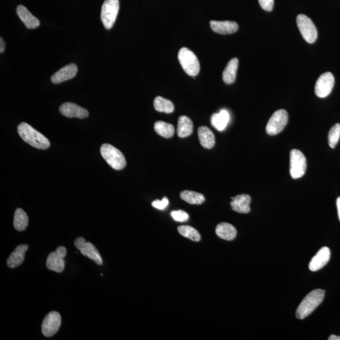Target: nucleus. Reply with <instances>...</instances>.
<instances>
[{
    "label": "nucleus",
    "mask_w": 340,
    "mask_h": 340,
    "mask_svg": "<svg viewBox=\"0 0 340 340\" xmlns=\"http://www.w3.org/2000/svg\"><path fill=\"white\" fill-rule=\"evenodd\" d=\"M231 206L232 209L236 212L241 214H248L250 212V203L252 199L247 194H241L234 198H231Z\"/></svg>",
    "instance_id": "17"
},
{
    "label": "nucleus",
    "mask_w": 340,
    "mask_h": 340,
    "mask_svg": "<svg viewBox=\"0 0 340 340\" xmlns=\"http://www.w3.org/2000/svg\"><path fill=\"white\" fill-rule=\"evenodd\" d=\"M340 139V124H336L332 127L328 134V143L330 148H334Z\"/></svg>",
    "instance_id": "30"
},
{
    "label": "nucleus",
    "mask_w": 340,
    "mask_h": 340,
    "mask_svg": "<svg viewBox=\"0 0 340 340\" xmlns=\"http://www.w3.org/2000/svg\"><path fill=\"white\" fill-rule=\"evenodd\" d=\"M75 245L77 249L80 250L83 255L87 256L99 265L103 264V260L99 250L91 242H86L85 239L83 237H77L75 241Z\"/></svg>",
    "instance_id": "9"
},
{
    "label": "nucleus",
    "mask_w": 340,
    "mask_h": 340,
    "mask_svg": "<svg viewBox=\"0 0 340 340\" xmlns=\"http://www.w3.org/2000/svg\"><path fill=\"white\" fill-rule=\"evenodd\" d=\"M200 143L206 149H212L214 147L215 136L212 131L206 126H201L198 129Z\"/></svg>",
    "instance_id": "20"
},
{
    "label": "nucleus",
    "mask_w": 340,
    "mask_h": 340,
    "mask_svg": "<svg viewBox=\"0 0 340 340\" xmlns=\"http://www.w3.org/2000/svg\"><path fill=\"white\" fill-rule=\"evenodd\" d=\"M17 13L27 28L34 29L40 26V21L23 5H18Z\"/></svg>",
    "instance_id": "19"
},
{
    "label": "nucleus",
    "mask_w": 340,
    "mask_h": 340,
    "mask_svg": "<svg viewBox=\"0 0 340 340\" xmlns=\"http://www.w3.org/2000/svg\"><path fill=\"white\" fill-rule=\"evenodd\" d=\"M29 225V217L23 209H17L15 210L13 226L18 231L25 230Z\"/></svg>",
    "instance_id": "25"
},
{
    "label": "nucleus",
    "mask_w": 340,
    "mask_h": 340,
    "mask_svg": "<svg viewBox=\"0 0 340 340\" xmlns=\"http://www.w3.org/2000/svg\"><path fill=\"white\" fill-rule=\"evenodd\" d=\"M296 21L304 40L309 44L314 43L318 38V31L311 19L306 15L300 14L297 17Z\"/></svg>",
    "instance_id": "8"
},
{
    "label": "nucleus",
    "mask_w": 340,
    "mask_h": 340,
    "mask_svg": "<svg viewBox=\"0 0 340 340\" xmlns=\"http://www.w3.org/2000/svg\"><path fill=\"white\" fill-rule=\"evenodd\" d=\"M230 119L229 113L226 110H221L218 113H215L210 117L212 126L218 131L225 130Z\"/></svg>",
    "instance_id": "21"
},
{
    "label": "nucleus",
    "mask_w": 340,
    "mask_h": 340,
    "mask_svg": "<svg viewBox=\"0 0 340 340\" xmlns=\"http://www.w3.org/2000/svg\"><path fill=\"white\" fill-rule=\"evenodd\" d=\"M178 58L180 65L186 74L191 77H196L200 71L198 58L192 51L187 47H182L179 51Z\"/></svg>",
    "instance_id": "4"
},
{
    "label": "nucleus",
    "mask_w": 340,
    "mask_h": 340,
    "mask_svg": "<svg viewBox=\"0 0 340 340\" xmlns=\"http://www.w3.org/2000/svg\"><path fill=\"white\" fill-rule=\"evenodd\" d=\"M334 78L330 72H326L321 75L318 78L315 85V93L320 98L328 96L333 90Z\"/></svg>",
    "instance_id": "11"
},
{
    "label": "nucleus",
    "mask_w": 340,
    "mask_h": 340,
    "mask_svg": "<svg viewBox=\"0 0 340 340\" xmlns=\"http://www.w3.org/2000/svg\"><path fill=\"white\" fill-rule=\"evenodd\" d=\"M59 112L62 115L69 118H85L88 117L87 110L71 102H66L59 107Z\"/></svg>",
    "instance_id": "13"
},
{
    "label": "nucleus",
    "mask_w": 340,
    "mask_h": 340,
    "mask_svg": "<svg viewBox=\"0 0 340 340\" xmlns=\"http://www.w3.org/2000/svg\"><path fill=\"white\" fill-rule=\"evenodd\" d=\"M171 216L175 221L180 223L185 222L189 218V215L187 213L182 210L172 211L171 212Z\"/></svg>",
    "instance_id": "31"
},
{
    "label": "nucleus",
    "mask_w": 340,
    "mask_h": 340,
    "mask_svg": "<svg viewBox=\"0 0 340 340\" xmlns=\"http://www.w3.org/2000/svg\"><path fill=\"white\" fill-rule=\"evenodd\" d=\"M239 61L236 58L231 59L224 70L223 79L226 84L230 85L235 82Z\"/></svg>",
    "instance_id": "22"
},
{
    "label": "nucleus",
    "mask_w": 340,
    "mask_h": 340,
    "mask_svg": "<svg viewBox=\"0 0 340 340\" xmlns=\"http://www.w3.org/2000/svg\"><path fill=\"white\" fill-rule=\"evenodd\" d=\"M260 7L266 12H271L273 10L274 0H258Z\"/></svg>",
    "instance_id": "33"
},
{
    "label": "nucleus",
    "mask_w": 340,
    "mask_h": 340,
    "mask_svg": "<svg viewBox=\"0 0 340 340\" xmlns=\"http://www.w3.org/2000/svg\"><path fill=\"white\" fill-rule=\"evenodd\" d=\"M180 198L187 203L192 205L203 204L206 200L203 194L190 190L182 191L180 193Z\"/></svg>",
    "instance_id": "26"
},
{
    "label": "nucleus",
    "mask_w": 340,
    "mask_h": 340,
    "mask_svg": "<svg viewBox=\"0 0 340 340\" xmlns=\"http://www.w3.org/2000/svg\"><path fill=\"white\" fill-rule=\"evenodd\" d=\"M154 129L158 134L164 137V138H170L175 134L174 126L171 124L158 121L154 125Z\"/></svg>",
    "instance_id": "27"
},
{
    "label": "nucleus",
    "mask_w": 340,
    "mask_h": 340,
    "mask_svg": "<svg viewBox=\"0 0 340 340\" xmlns=\"http://www.w3.org/2000/svg\"><path fill=\"white\" fill-rule=\"evenodd\" d=\"M119 11V0H105L102 5L101 20L105 28H112Z\"/></svg>",
    "instance_id": "5"
},
{
    "label": "nucleus",
    "mask_w": 340,
    "mask_h": 340,
    "mask_svg": "<svg viewBox=\"0 0 340 340\" xmlns=\"http://www.w3.org/2000/svg\"><path fill=\"white\" fill-rule=\"evenodd\" d=\"M178 231L181 235L191 239V241L198 242L201 239L199 232L190 226H180L178 228Z\"/></svg>",
    "instance_id": "29"
},
{
    "label": "nucleus",
    "mask_w": 340,
    "mask_h": 340,
    "mask_svg": "<svg viewBox=\"0 0 340 340\" xmlns=\"http://www.w3.org/2000/svg\"><path fill=\"white\" fill-rule=\"evenodd\" d=\"M5 50V42L4 40L3 39V38L1 37L0 39V53H3L4 52Z\"/></svg>",
    "instance_id": "34"
},
{
    "label": "nucleus",
    "mask_w": 340,
    "mask_h": 340,
    "mask_svg": "<svg viewBox=\"0 0 340 340\" xmlns=\"http://www.w3.org/2000/svg\"><path fill=\"white\" fill-rule=\"evenodd\" d=\"M329 340H340V336H336L334 335V334H332L330 337H329L328 338Z\"/></svg>",
    "instance_id": "36"
},
{
    "label": "nucleus",
    "mask_w": 340,
    "mask_h": 340,
    "mask_svg": "<svg viewBox=\"0 0 340 340\" xmlns=\"http://www.w3.org/2000/svg\"><path fill=\"white\" fill-rule=\"evenodd\" d=\"M288 119V113L286 110L283 109L277 110L272 115L266 124V133L270 136L279 134L287 126Z\"/></svg>",
    "instance_id": "7"
},
{
    "label": "nucleus",
    "mask_w": 340,
    "mask_h": 340,
    "mask_svg": "<svg viewBox=\"0 0 340 340\" xmlns=\"http://www.w3.org/2000/svg\"><path fill=\"white\" fill-rule=\"evenodd\" d=\"M101 153L105 160L112 168L121 170L125 168L126 160L122 152L109 144H104L101 148Z\"/></svg>",
    "instance_id": "3"
},
{
    "label": "nucleus",
    "mask_w": 340,
    "mask_h": 340,
    "mask_svg": "<svg viewBox=\"0 0 340 340\" xmlns=\"http://www.w3.org/2000/svg\"><path fill=\"white\" fill-rule=\"evenodd\" d=\"M215 233L221 239L232 241L235 238L237 231L235 228L230 224L222 223L218 224L215 229Z\"/></svg>",
    "instance_id": "24"
},
{
    "label": "nucleus",
    "mask_w": 340,
    "mask_h": 340,
    "mask_svg": "<svg viewBox=\"0 0 340 340\" xmlns=\"http://www.w3.org/2000/svg\"><path fill=\"white\" fill-rule=\"evenodd\" d=\"M19 136L24 141L39 150H46L50 147V142L47 137L26 123H21L18 126Z\"/></svg>",
    "instance_id": "1"
},
{
    "label": "nucleus",
    "mask_w": 340,
    "mask_h": 340,
    "mask_svg": "<svg viewBox=\"0 0 340 340\" xmlns=\"http://www.w3.org/2000/svg\"><path fill=\"white\" fill-rule=\"evenodd\" d=\"M169 201L168 199L164 197L161 201L160 200H156V201L152 202V206L153 207L159 210H163L168 206Z\"/></svg>",
    "instance_id": "32"
},
{
    "label": "nucleus",
    "mask_w": 340,
    "mask_h": 340,
    "mask_svg": "<svg viewBox=\"0 0 340 340\" xmlns=\"http://www.w3.org/2000/svg\"><path fill=\"white\" fill-rule=\"evenodd\" d=\"M325 291L317 289L311 291L301 302L296 311V317L303 320L317 308L325 298Z\"/></svg>",
    "instance_id": "2"
},
{
    "label": "nucleus",
    "mask_w": 340,
    "mask_h": 340,
    "mask_svg": "<svg viewBox=\"0 0 340 340\" xmlns=\"http://www.w3.org/2000/svg\"><path fill=\"white\" fill-rule=\"evenodd\" d=\"M154 107L156 111L171 113L174 111L175 107L173 102L161 96L156 97L154 101Z\"/></svg>",
    "instance_id": "28"
},
{
    "label": "nucleus",
    "mask_w": 340,
    "mask_h": 340,
    "mask_svg": "<svg viewBox=\"0 0 340 340\" xmlns=\"http://www.w3.org/2000/svg\"><path fill=\"white\" fill-rule=\"evenodd\" d=\"M337 209H338V214L339 220L340 221V197L336 200Z\"/></svg>",
    "instance_id": "35"
},
{
    "label": "nucleus",
    "mask_w": 340,
    "mask_h": 340,
    "mask_svg": "<svg viewBox=\"0 0 340 340\" xmlns=\"http://www.w3.org/2000/svg\"><path fill=\"white\" fill-rule=\"evenodd\" d=\"M77 72L78 67L75 64H67L52 76L51 82L54 84H59V83L72 79L77 75Z\"/></svg>",
    "instance_id": "14"
},
{
    "label": "nucleus",
    "mask_w": 340,
    "mask_h": 340,
    "mask_svg": "<svg viewBox=\"0 0 340 340\" xmlns=\"http://www.w3.org/2000/svg\"><path fill=\"white\" fill-rule=\"evenodd\" d=\"M61 325V317L59 312L52 311L45 317L42 324V332L45 336L51 337L59 330Z\"/></svg>",
    "instance_id": "12"
},
{
    "label": "nucleus",
    "mask_w": 340,
    "mask_h": 340,
    "mask_svg": "<svg viewBox=\"0 0 340 340\" xmlns=\"http://www.w3.org/2000/svg\"><path fill=\"white\" fill-rule=\"evenodd\" d=\"M193 124L190 118L182 115L178 120L177 134L180 138L190 136L193 132Z\"/></svg>",
    "instance_id": "23"
},
{
    "label": "nucleus",
    "mask_w": 340,
    "mask_h": 340,
    "mask_svg": "<svg viewBox=\"0 0 340 340\" xmlns=\"http://www.w3.org/2000/svg\"><path fill=\"white\" fill-rule=\"evenodd\" d=\"M210 26L213 31L223 35L233 34L239 29L237 23L232 21L212 20L210 21Z\"/></svg>",
    "instance_id": "16"
},
{
    "label": "nucleus",
    "mask_w": 340,
    "mask_h": 340,
    "mask_svg": "<svg viewBox=\"0 0 340 340\" xmlns=\"http://www.w3.org/2000/svg\"><path fill=\"white\" fill-rule=\"evenodd\" d=\"M330 250L328 247L321 248L310 261L309 268L312 272H317L323 269L330 260Z\"/></svg>",
    "instance_id": "15"
},
{
    "label": "nucleus",
    "mask_w": 340,
    "mask_h": 340,
    "mask_svg": "<svg viewBox=\"0 0 340 340\" xmlns=\"http://www.w3.org/2000/svg\"><path fill=\"white\" fill-rule=\"evenodd\" d=\"M67 253L66 248L64 247H59L55 252H53L48 255L47 261V268L50 271L61 273L65 268L66 261L64 260Z\"/></svg>",
    "instance_id": "10"
},
{
    "label": "nucleus",
    "mask_w": 340,
    "mask_h": 340,
    "mask_svg": "<svg viewBox=\"0 0 340 340\" xmlns=\"http://www.w3.org/2000/svg\"><path fill=\"white\" fill-rule=\"evenodd\" d=\"M29 249L28 245H20L11 253L7 261V266L10 269H14L20 266L25 259L26 252Z\"/></svg>",
    "instance_id": "18"
},
{
    "label": "nucleus",
    "mask_w": 340,
    "mask_h": 340,
    "mask_svg": "<svg viewBox=\"0 0 340 340\" xmlns=\"http://www.w3.org/2000/svg\"><path fill=\"white\" fill-rule=\"evenodd\" d=\"M307 169V161L304 154L298 150H291L290 153V174L293 179L304 176Z\"/></svg>",
    "instance_id": "6"
}]
</instances>
